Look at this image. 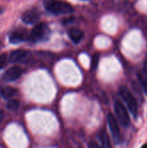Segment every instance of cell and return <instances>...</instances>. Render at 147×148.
I'll use <instances>...</instances> for the list:
<instances>
[{"label": "cell", "mask_w": 147, "mask_h": 148, "mask_svg": "<svg viewBox=\"0 0 147 148\" xmlns=\"http://www.w3.org/2000/svg\"><path fill=\"white\" fill-rule=\"evenodd\" d=\"M3 119V112L2 110H0V123L2 122Z\"/></svg>", "instance_id": "18"}, {"label": "cell", "mask_w": 147, "mask_h": 148, "mask_svg": "<svg viewBox=\"0 0 147 148\" xmlns=\"http://www.w3.org/2000/svg\"><path fill=\"white\" fill-rule=\"evenodd\" d=\"M29 34L28 33V31L23 29H19L13 31L10 34V42L13 44H16L25 40H29Z\"/></svg>", "instance_id": "6"}, {"label": "cell", "mask_w": 147, "mask_h": 148, "mask_svg": "<svg viewBox=\"0 0 147 148\" xmlns=\"http://www.w3.org/2000/svg\"><path fill=\"white\" fill-rule=\"evenodd\" d=\"M138 77L139 82L147 95V69H144L138 73Z\"/></svg>", "instance_id": "12"}, {"label": "cell", "mask_w": 147, "mask_h": 148, "mask_svg": "<svg viewBox=\"0 0 147 148\" xmlns=\"http://www.w3.org/2000/svg\"><path fill=\"white\" fill-rule=\"evenodd\" d=\"M1 48H2V42H1V41H0V49H1Z\"/></svg>", "instance_id": "20"}, {"label": "cell", "mask_w": 147, "mask_h": 148, "mask_svg": "<svg viewBox=\"0 0 147 148\" xmlns=\"http://www.w3.org/2000/svg\"><path fill=\"white\" fill-rule=\"evenodd\" d=\"M107 121H108L109 128H110V131L112 133V136H113V139L114 142L116 144L120 143V141H121V134H120V130L118 121L115 119V117L113 116V114H108Z\"/></svg>", "instance_id": "5"}, {"label": "cell", "mask_w": 147, "mask_h": 148, "mask_svg": "<svg viewBox=\"0 0 147 148\" xmlns=\"http://www.w3.org/2000/svg\"><path fill=\"white\" fill-rule=\"evenodd\" d=\"M7 63V56L5 54H3L0 56V70L4 68V66L6 65Z\"/></svg>", "instance_id": "15"}, {"label": "cell", "mask_w": 147, "mask_h": 148, "mask_svg": "<svg viewBox=\"0 0 147 148\" xmlns=\"http://www.w3.org/2000/svg\"><path fill=\"white\" fill-rule=\"evenodd\" d=\"M39 17H40L39 11L36 9L32 8V9L26 10L23 14L22 19L24 23H29V24H32V23H35L39 19Z\"/></svg>", "instance_id": "8"}, {"label": "cell", "mask_w": 147, "mask_h": 148, "mask_svg": "<svg viewBox=\"0 0 147 148\" xmlns=\"http://www.w3.org/2000/svg\"><path fill=\"white\" fill-rule=\"evenodd\" d=\"M68 36L74 42L78 43L83 38L84 34L81 29L76 28H72L68 30Z\"/></svg>", "instance_id": "11"}, {"label": "cell", "mask_w": 147, "mask_h": 148, "mask_svg": "<svg viewBox=\"0 0 147 148\" xmlns=\"http://www.w3.org/2000/svg\"><path fill=\"white\" fill-rule=\"evenodd\" d=\"M98 58L97 59H94L93 60V69H95V67H96V64H97V62H98Z\"/></svg>", "instance_id": "17"}, {"label": "cell", "mask_w": 147, "mask_h": 148, "mask_svg": "<svg viewBox=\"0 0 147 148\" xmlns=\"http://www.w3.org/2000/svg\"><path fill=\"white\" fill-rule=\"evenodd\" d=\"M88 148H100L94 141H90L88 144Z\"/></svg>", "instance_id": "16"}, {"label": "cell", "mask_w": 147, "mask_h": 148, "mask_svg": "<svg viewBox=\"0 0 147 148\" xmlns=\"http://www.w3.org/2000/svg\"><path fill=\"white\" fill-rule=\"evenodd\" d=\"M19 108V101L16 100H10L7 103V108L11 111H16Z\"/></svg>", "instance_id": "14"}, {"label": "cell", "mask_w": 147, "mask_h": 148, "mask_svg": "<svg viewBox=\"0 0 147 148\" xmlns=\"http://www.w3.org/2000/svg\"><path fill=\"white\" fill-rule=\"evenodd\" d=\"M43 3L46 10L55 15L68 14L74 10L70 3L62 0H44Z\"/></svg>", "instance_id": "1"}, {"label": "cell", "mask_w": 147, "mask_h": 148, "mask_svg": "<svg viewBox=\"0 0 147 148\" xmlns=\"http://www.w3.org/2000/svg\"><path fill=\"white\" fill-rule=\"evenodd\" d=\"M1 95H3V97L8 99V98H10L11 96L15 95V94L16 93V90L11 87H5L1 89Z\"/></svg>", "instance_id": "13"}, {"label": "cell", "mask_w": 147, "mask_h": 148, "mask_svg": "<svg viewBox=\"0 0 147 148\" xmlns=\"http://www.w3.org/2000/svg\"><path fill=\"white\" fill-rule=\"evenodd\" d=\"M114 111L117 115V119L119 120L120 123L124 126L127 127L130 124V117L126 107L120 101H116L114 103Z\"/></svg>", "instance_id": "4"}, {"label": "cell", "mask_w": 147, "mask_h": 148, "mask_svg": "<svg viewBox=\"0 0 147 148\" xmlns=\"http://www.w3.org/2000/svg\"><path fill=\"white\" fill-rule=\"evenodd\" d=\"M120 95L122 97L123 101L127 105L131 113L134 116H137V114H138V103H137L134 96L131 93V91L126 87H121L120 88Z\"/></svg>", "instance_id": "3"}, {"label": "cell", "mask_w": 147, "mask_h": 148, "mask_svg": "<svg viewBox=\"0 0 147 148\" xmlns=\"http://www.w3.org/2000/svg\"><path fill=\"white\" fill-rule=\"evenodd\" d=\"M49 36V26L44 23H41L36 25L35 28L32 29L31 33L29 34V40L33 42H42V41L47 40Z\"/></svg>", "instance_id": "2"}, {"label": "cell", "mask_w": 147, "mask_h": 148, "mask_svg": "<svg viewBox=\"0 0 147 148\" xmlns=\"http://www.w3.org/2000/svg\"><path fill=\"white\" fill-rule=\"evenodd\" d=\"M142 148H147V143H146V144L142 147Z\"/></svg>", "instance_id": "19"}, {"label": "cell", "mask_w": 147, "mask_h": 148, "mask_svg": "<svg viewBox=\"0 0 147 148\" xmlns=\"http://www.w3.org/2000/svg\"><path fill=\"white\" fill-rule=\"evenodd\" d=\"M29 53L28 51L23 50V49H18L11 52L10 56V61L12 62H23L27 60L29 57Z\"/></svg>", "instance_id": "9"}, {"label": "cell", "mask_w": 147, "mask_h": 148, "mask_svg": "<svg viewBox=\"0 0 147 148\" xmlns=\"http://www.w3.org/2000/svg\"><path fill=\"white\" fill-rule=\"evenodd\" d=\"M99 139L101 141V148H112L111 140L105 129H101L99 133Z\"/></svg>", "instance_id": "10"}, {"label": "cell", "mask_w": 147, "mask_h": 148, "mask_svg": "<svg viewBox=\"0 0 147 148\" xmlns=\"http://www.w3.org/2000/svg\"><path fill=\"white\" fill-rule=\"evenodd\" d=\"M23 69L19 67L14 66L10 69H9L3 75V79L6 82H12L16 79H18L21 75L23 74Z\"/></svg>", "instance_id": "7"}]
</instances>
